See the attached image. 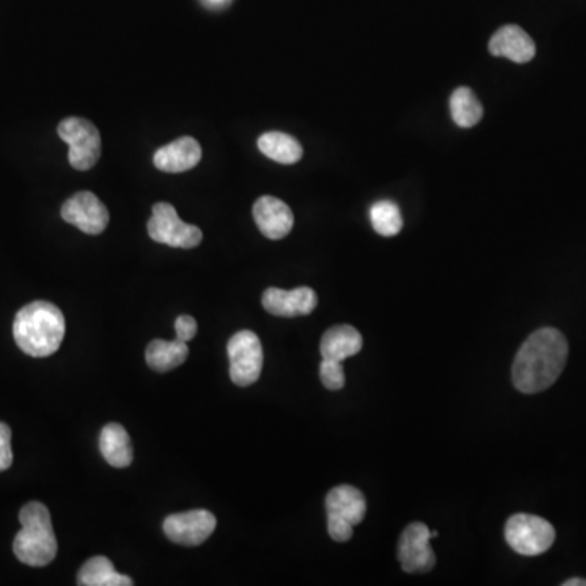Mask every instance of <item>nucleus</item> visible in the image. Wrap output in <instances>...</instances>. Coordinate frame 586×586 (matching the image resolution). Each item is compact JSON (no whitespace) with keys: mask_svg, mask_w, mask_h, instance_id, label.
<instances>
[{"mask_svg":"<svg viewBox=\"0 0 586 586\" xmlns=\"http://www.w3.org/2000/svg\"><path fill=\"white\" fill-rule=\"evenodd\" d=\"M569 357V342L554 328L534 331L517 352L513 385L525 394L541 393L556 383Z\"/></svg>","mask_w":586,"mask_h":586,"instance_id":"nucleus-1","label":"nucleus"},{"mask_svg":"<svg viewBox=\"0 0 586 586\" xmlns=\"http://www.w3.org/2000/svg\"><path fill=\"white\" fill-rule=\"evenodd\" d=\"M66 336V320L62 311L49 302L28 303L18 311L14 321L17 346L35 359L57 352Z\"/></svg>","mask_w":586,"mask_h":586,"instance_id":"nucleus-2","label":"nucleus"},{"mask_svg":"<svg viewBox=\"0 0 586 586\" xmlns=\"http://www.w3.org/2000/svg\"><path fill=\"white\" fill-rule=\"evenodd\" d=\"M22 530L14 539V552L22 564L46 567L56 559L57 539L48 507L41 502H30L18 515Z\"/></svg>","mask_w":586,"mask_h":586,"instance_id":"nucleus-3","label":"nucleus"},{"mask_svg":"<svg viewBox=\"0 0 586 586\" xmlns=\"http://www.w3.org/2000/svg\"><path fill=\"white\" fill-rule=\"evenodd\" d=\"M508 546L521 556H541L556 541V530L549 521L528 513H517L505 525Z\"/></svg>","mask_w":586,"mask_h":586,"instance_id":"nucleus-4","label":"nucleus"},{"mask_svg":"<svg viewBox=\"0 0 586 586\" xmlns=\"http://www.w3.org/2000/svg\"><path fill=\"white\" fill-rule=\"evenodd\" d=\"M57 134L69 144V163L75 170L87 171L97 165L101 155V136L97 126L84 118H67Z\"/></svg>","mask_w":586,"mask_h":586,"instance_id":"nucleus-5","label":"nucleus"},{"mask_svg":"<svg viewBox=\"0 0 586 586\" xmlns=\"http://www.w3.org/2000/svg\"><path fill=\"white\" fill-rule=\"evenodd\" d=\"M147 230H149V237L155 243H162L171 248L191 250L201 245L202 241L201 228L183 222L178 217L175 207L168 202L155 204Z\"/></svg>","mask_w":586,"mask_h":586,"instance_id":"nucleus-6","label":"nucleus"},{"mask_svg":"<svg viewBox=\"0 0 586 586\" xmlns=\"http://www.w3.org/2000/svg\"><path fill=\"white\" fill-rule=\"evenodd\" d=\"M230 360V378L238 386H251L259 380L263 372V344L253 331H240L233 334L227 346Z\"/></svg>","mask_w":586,"mask_h":586,"instance_id":"nucleus-7","label":"nucleus"},{"mask_svg":"<svg viewBox=\"0 0 586 586\" xmlns=\"http://www.w3.org/2000/svg\"><path fill=\"white\" fill-rule=\"evenodd\" d=\"M432 531L429 526L416 521L407 526L399 538L398 559L404 572L427 573L435 567V554H433Z\"/></svg>","mask_w":586,"mask_h":586,"instance_id":"nucleus-8","label":"nucleus"},{"mask_svg":"<svg viewBox=\"0 0 586 586\" xmlns=\"http://www.w3.org/2000/svg\"><path fill=\"white\" fill-rule=\"evenodd\" d=\"M62 219L87 235H100L110 224V212L105 204L90 191L74 194L64 202Z\"/></svg>","mask_w":586,"mask_h":586,"instance_id":"nucleus-9","label":"nucleus"},{"mask_svg":"<svg viewBox=\"0 0 586 586\" xmlns=\"http://www.w3.org/2000/svg\"><path fill=\"white\" fill-rule=\"evenodd\" d=\"M217 528V518L207 510L175 513L163 521V531L173 543L181 546H199L210 538Z\"/></svg>","mask_w":586,"mask_h":586,"instance_id":"nucleus-10","label":"nucleus"},{"mask_svg":"<svg viewBox=\"0 0 586 586\" xmlns=\"http://www.w3.org/2000/svg\"><path fill=\"white\" fill-rule=\"evenodd\" d=\"M316 305H318V295L310 287H298L293 290L271 287L263 293L264 310L280 318L310 315L315 311Z\"/></svg>","mask_w":586,"mask_h":586,"instance_id":"nucleus-11","label":"nucleus"},{"mask_svg":"<svg viewBox=\"0 0 586 586\" xmlns=\"http://www.w3.org/2000/svg\"><path fill=\"white\" fill-rule=\"evenodd\" d=\"M253 217L261 233L269 240H282L292 232V209L277 197H259L254 202Z\"/></svg>","mask_w":586,"mask_h":586,"instance_id":"nucleus-12","label":"nucleus"},{"mask_svg":"<svg viewBox=\"0 0 586 586\" xmlns=\"http://www.w3.org/2000/svg\"><path fill=\"white\" fill-rule=\"evenodd\" d=\"M489 51L492 56L507 57L517 64H526L536 54V44L523 28L505 25L490 38Z\"/></svg>","mask_w":586,"mask_h":586,"instance_id":"nucleus-13","label":"nucleus"},{"mask_svg":"<svg viewBox=\"0 0 586 586\" xmlns=\"http://www.w3.org/2000/svg\"><path fill=\"white\" fill-rule=\"evenodd\" d=\"M201 144L194 137H180L157 150L154 165L165 173H184L201 162Z\"/></svg>","mask_w":586,"mask_h":586,"instance_id":"nucleus-14","label":"nucleus"},{"mask_svg":"<svg viewBox=\"0 0 586 586\" xmlns=\"http://www.w3.org/2000/svg\"><path fill=\"white\" fill-rule=\"evenodd\" d=\"M326 512L328 517L341 518L352 526L359 525L367 513V500L357 487L337 486L329 490L326 497Z\"/></svg>","mask_w":586,"mask_h":586,"instance_id":"nucleus-15","label":"nucleus"},{"mask_svg":"<svg viewBox=\"0 0 586 586\" xmlns=\"http://www.w3.org/2000/svg\"><path fill=\"white\" fill-rule=\"evenodd\" d=\"M363 347L362 334L349 324H339L329 328L321 339V355L323 359L344 362L359 354Z\"/></svg>","mask_w":586,"mask_h":586,"instance_id":"nucleus-16","label":"nucleus"},{"mask_svg":"<svg viewBox=\"0 0 586 586\" xmlns=\"http://www.w3.org/2000/svg\"><path fill=\"white\" fill-rule=\"evenodd\" d=\"M100 451L113 468H127L134 460L131 438L121 424H108L100 433Z\"/></svg>","mask_w":586,"mask_h":586,"instance_id":"nucleus-17","label":"nucleus"},{"mask_svg":"<svg viewBox=\"0 0 586 586\" xmlns=\"http://www.w3.org/2000/svg\"><path fill=\"white\" fill-rule=\"evenodd\" d=\"M189 355L188 344L180 339L163 341L155 339L145 350V360L155 372H170L186 362Z\"/></svg>","mask_w":586,"mask_h":586,"instance_id":"nucleus-18","label":"nucleus"},{"mask_svg":"<svg viewBox=\"0 0 586 586\" xmlns=\"http://www.w3.org/2000/svg\"><path fill=\"white\" fill-rule=\"evenodd\" d=\"M77 583L82 586H132L131 577L116 572L108 557L97 556L87 560L80 569Z\"/></svg>","mask_w":586,"mask_h":586,"instance_id":"nucleus-19","label":"nucleus"},{"mask_svg":"<svg viewBox=\"0 0 586 586\" xmlns=\"http://www.w3.org/2000/svg\"><path fill=\"white\" fill-rule=\"evenodd\" d=\"M258 147L267 158L282 165H293L303 157L302 144L284 132H266L259 137Z\"/></svg>","mask_w":586,"mask_h":586,"instance_id":"nucleus-20","label":"nucleus"},{"mask_svg":"<svg viewBox=\"0 0 586 586\" xmlns=\"http://www.w3.org/2000/svg\"><path fill=\"white\" fill-rule=\"evenodd\" d=\"M450 111L456 126L463 129L476 126L484 116L481 101L477 100L476 93L468 87L456 88L450 98Z\"/></svg>","mask_w":586,"mask_h":586,"instance_id":"nucleus-21","label":"nucleus"},{"mask_svg":"<svg viewBox=\"0 0 586 586\" xmlns=\"http://www.w3.org/2000/svg\"><path fill=\"white\" fill-rule=\"evenodd\" d=\"M370 222L381 237H394L403 228L401 210L393 201H378L370 209Z\"/></svg>","mask_w":586,"mask_h":586,"instance_id":"nucleus-22","label":"nucleus"},{"mask_svg":"<svg viewBox=\"0 0 586 586\" xmlns=\"http://www.w3.org/2000/svg\"><path fill=\"white\" fill-rule=\"evenodd\" d=\"M320 378L324 388L331 391L342 390L346 385V373L339 360L323 359L320 365Z\"/></svg>","mask_w":586,"mask_h":586,"instance_id":"nucleus-23","label":"nucleus"},{"mask_svg":"<svg viewBox=\"0 0 586 586\" xmlns=\"http://www.w3.org/2000/svg\"><path fill=\"white\" fill-rule=\"evenodd\" d=\"M14 463L12 453V430L9 425L0 422V473H4Z\"/></svg>","mask_w":586,"mask_h":586,"instance_id":"nucleus-24","label":"nucleus"},{"mask_svg":"<svg viewBox=\"0 0 586 586\" xmlns=\"http://www.w3.org/2000/svg\"><path fill=\"white\" fill-rule=\"evenodd\" d=\"M328 533L337 543H346L354 536V526L341 518L328 517Z\"/></svg>","mask_w":586,"mask_h":586,"instance_id":"nucleus-25","label":"nucleus"},{"mask_svg":"<svg viewBox=\"0 0 586 586\" xmlns=\"http://www.w3.org/2000/svg\"><path fill=\"white\" fill-rule=\"evenodd\" d=\"M176 339L188 342L197 334V323L193 316L183 315L175 323Z\"/></svg>","mask_w":586,"mask_h":586,"instance_id":"nucleus-26","label":"nucleus"},{"mask_svg":"<svg viewBox=\"0 0 586 586\" xmlns=\"http://www.w3.org/2000/svg\"><path fill=\"white\" fill-rule=\"evenodd\" d=\"M564 586H586V580H583V578H572V580L564 582Z\"/></svg>","mask_w":586,"mask_h":586,"instance_id":"nucleus-27","label":"nucleus"},{"mask_svg":"<svg viewBox=\"0 0 586 586\" xmlns=\"http://www.w3.org/2000/svg\"><path fill=\"white\" fill-rule=\"evenodd\" d=\"M210 2H224V0H210Z\"/></svg>","mask_w":586,"mask_h":586,"instance_id":"nucleus-28","label":"nucleus"}]
</instances>
